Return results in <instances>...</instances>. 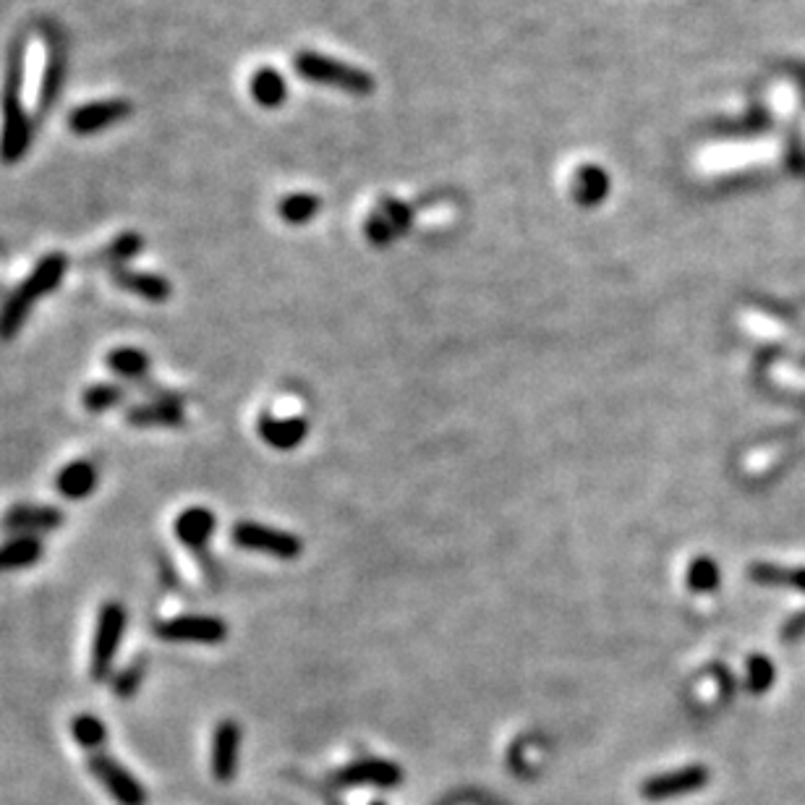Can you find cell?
<instances>
[{
	"label": "cell",
	"instance_id": "1",
	"mask_svg": "<svg viewBox=\"0 0 805 805\" xmlns=\"http://www.w3.org/2000/svg\"><path fill=\"white\" fill-rule=\"evenodd\" d=\"M24 68H27V34H16V40L8 48L6 79L0 95V163L6 165L24 160L32 147V118L21 102Z\"/></svg>",
	"mask_w": 805,
	"mask_h": 805
},
{
	"label": "cell",
	"instance_id": "2",
	"mask_svg": "<svg viewBox=\"0 0 805 805\" xmlns=\"http://www.w3.org/2000/svg\"><path fill=\"white\" fill-rule=\"evenodd\" d=\"M66 270L68 259L61 251L45 254L40 262L34 264V270L21 280L19 288L0 306V340L3 343H8V340H14L19 335L21 327L27 325V317L32 314L34 304L42 296L58 291V285L66 278Z\"/></svg>",
	"mask_w": 805,
	"mask_h": 805
},
{
	"label": "cell",
	"instance_id": "3",
	"mask_svg": "<svg viewBox=\"0 0 805 805\" xmlns=\"http://www.w3.org/2000/svg\"><path fill=\"white\" fill-rule=\"evenodd\" d=\"M126 607L121 602H105L100 607L95 625V641H92V657H89V677L92 683H105L113 677V664L121 649L123 633H126Z\"/></svg>",
	"mask_w": 805,
	"mask_h": 805
},
{
	"label": "cell",
	"instance_id": "4",
	"mask_svg": "<svg viewBox=\"0 0 805 805\" xmlns=\"http://www.w3.org/2000/svg\"><path fill=\"white\" fill-rule=\"evenodd\" d=\"M40 34L45 42V74H42L40 97H37V110L40 115L53 108L66 84L68 71V40L63 29L55 21H40Z\"/></svg>",
	"mask_w": 805,
	"mask_h": 805
},
{
	"label": "cell",
	"instance_id": "5",
	"mask_svg": "<svg viewBox=\"0 0 805 805\" xmlns=\"http://www.w3.org/2000/svg\"><path fill=\"white\" fill-rule=\"evenodd\" d=\"M230 539H233V544H238V547L278 557V560H298L301 552H304V542H301L298 536H293L291 531L264 526V523L254 521L233 523V528H230Z\"/></svg>",
	"mask_w": 805,
	"mask_h": 805
},
{
	"label": "cell",
	"instance_id": "6",
	"mask_svg": "<svg viewBox=\"0 0 805 805\" xmlns=\"http://www.w3.org/2000/svg\"><path fill=\"white\" fill-rule=\"evenodd\" d=\"M87 769L118 805H147L149 798L147 790L142 787V782H139L126 766L118 764L113 756H108V753L102 751L89 753Z\"/></svg>",
	"mask_w": 805,
	"mask_h": 805
},
{
	"label": "cell",
	"instance_id": "7",
	"mask_svg": "<svg viewBox=\"0 0 805 805\" xmlns=\"http://www.w3.org/2000/svg\"><path fill=\"white\" fill-rule=\"evenodd\" d=\"M296 71L304 79H312V82L319 84H332V87H343L353 95H369L372 92V79L364 74V71H356L351 66H343V63L332 61V58H325V55H314V53H301L296 55L293 61Z\"/></svg>",
	"mask_w": 805,
	"mask_h": 805
},
{
	"label": "cell",
	"instance_id": "8",
	"mask_svg": "<svg viewBox=\"0 0 805 805\" xmlns=\"http://www.w3.org/2000/svg\"><path fill=\"white\" fill-rule=\"evenodd\" d=\"M155 636L168 643H204L217 646L228 638V625L220 617L210 615H181L157 623Z\"/></svg>",
	"mask_w": 805,
	"mask_h": 805
},
{
	"label": "cell",
	"instance_id": "9",
	"mask_svg": "<svg viewBox=\"0 0 805 805\" xmlns=\"http://www.w3.org/2000/svg\"><path fill=\"white\" fill-rule=\"evenodd\" d=\"M66 523L61 508L53 505H14L0 515V531L8 536H37L50 534Z\"/></svg>",
	"mask_w": 805,
	"mask_h": 805
},
{
	"label": "cell",
	"instance_id": "10",
	"mask_svg": "<svg viewBox=\"0 0 805 805\" xmlns=\"http://www.w3.org/2000/svg\"><path fill=\"white\" fill-rule=\"evenodd\" d=\"M131 115V102L113 97V100H97L79 105L74 113L68 115V129L76 136H95L100 131L110 129L115 123L126 121Z\"/></svg>",
	"mask_w": 805,
	"mask_h": 805
},
{
	"label": "cell",
	"instance_id": "11",
	"mask_svg": "<svg viewBox=\"0 0 805 805\" xmlns=\"http://www.w3.org/2000/svg\"><path fill=\"white\" fill-rule=\"evenodd\" d=\"M709 785V769L701 764L693 766H683V769H675V772H664L657 774V777H649L641 785V795L646 800H670V798H680V795H688V792H698L704 790Z\"/></svg>",
	"mask_w": 805,
	"mask_h": 805
},
{
	"label": "cell",
	"instance_id": "12",
	"mask_svg": "<svg viewBox=\"0 0 805 805\" xmlns=\"http://www.w3.org/2000/svg\"><path fill=\"white\" fill-rule=\"evenodd\" d=\"M241 738H244V730H241V724L236 719H223L212 730L210 769L217 782H230L238 774Z\"/></svg>",
	"mask_w": 805,
	"mask_h": 805
},
{
	"label": "cell",
	"instance_id": "13",
	"mask_svg": "<svg viewBox=\"0 0 805 805\" xmlns=\"http://www.w3.org/2000/svg\"><path fill=\"white\" fill-rule=\"evenodd\" d=\"M332 782L343 787H382V790H390V787H398L403 782V769L393 761H385V758H366V761H356V764L335 772Z\"/></svg>",
	"mask_w": 805,
	"mask_h": 805
},
{
	"label": "cell",
	"instance_id": "14",
	"mask_svg": "<svg viewBox=\"0 0 805 805\" xmlns=\"http://www.w3.org/2000/svg\"><path fill=\"white\" fill-rule=\"evenodd\" d=\"M126 421L136 429L181 427L183 421H186L181 395L170 393L165 395V398H152L147 400V403L126 408Z\"/></svg>",
	"mask_w": 805,
	"mask_h": 805
},
{
	"label": "cell",
	"instance_id": "15",
	"mask_svg": "<svg viewBox=\"0 0 805 805\" xmlns=\"http://www.w3.org/2000/svg\"><path fill=\"white\" fill-rule=\"evenodd\" d=\"M217 528V518L210 508L204 505H194V508H186L176 521H173V534H176L178 542L183 544L186 549H191L194 555H202L207 549V542L212 539Z\"/></svg>",
	"mask_w": 805,
	"mask_h": 805
},
{
	"label": "cell",
	"instance_id": "16",
	"mask_svg": "<svg viewBox=\"0 0 805 805\" xmlns=\"http://www.w3.org/2000/svg\"><path fill=\"white\" fill-rule=\"evenodd\" d=\"M113 283L121 291L134 293V296L144 298L149 304H165L173 296V285L168 283V278L155 275V272H136L118 267V270H113Z\"/></svg>",
	"mask_w": 805,
	"mask_h": 805
},
{
	"label": "cell",
	"instance_id": "17",
	"mask_svg": "<svg viewBox=\"0 0 805 805\" xmlns=\"http://www.w3.org/2000/svg\"><path fill=\"white\" fill-rule=\"evenodd\" d=\"M257 432L264 442L275 450H293L306 440L309 434V421L306 419H275L264 413L257 424Z\"/></svg>",
	"mask_w": 805,
	"mask_h": 805
},
{
	"label": "cell",
	"instance_id": "18",
	"mask_svg": "<svg viewBox=\"0 0 805 805\" xmlns=\"http://www.w3.org/2000/svg\"><path fill=\"white\" fill-rule=\"evenodd\" d=\"M97 466L89 460H74L61 468V474L55 476V487L66 500H87L89 494L97 489Z\"/></svg>",
	"mask_w": 805,
	"mask_h": 805
},
{
	"label": "cell",
	"instance_id": "19",
	"mask_svg": "<svg viewBox=\"0 0 805 805\" xmlns=\"http://www.w3.org/2000/svg\"><path fill=\"white\" fill-rule=\"evenodd\" d=\"M42 560V542L37 536H11L0 544V573L32 568Z\"/></svg>",
	"mask_w": 805,
	"mask_h": 805
},
{
	"label": "cell",
	"instance_id": "20",
	"mask_svg": "<svg viewBox=\"0 0 805 805\" xmlns=\"http://www.w3.org/2000/svg\"><path fill=\"white\" fill-rule=\"evenodd\" d=\"M105 364L118 377L131 379V382H142L147 377L149 356L144 351H139V348H113L105 356Z\"/></svg>",
	"mask_w": 805,
	"mask_h": 805
},
{
	"label": "cell",
	"instance_id": "21",
	"mask_svg": "<svg viewBox=\"0 0 805 805\" xmlns=\"http://www.w3.org/2000/svg\"><path fill=\"white\" fill-rule=\"evenodd\" d=\"M251 97L264 105V108H275L285 100V79L275 68H259L257 74L251 76Z\"/></svg>",
	"mask_w": 805,
	"mask_h": 805
},
{
	"label": "cell",
	"instance_id": "22",
	"mask_svg": "<svg viewBox=\"0 0 805 805\" xmlns=\"http://www.w3.org/2000/svg\"><path fill=\"white\" fill-rule=\"evenodd\" d=\"M71 732H74L76 743L89 753L102 751V745L108 740V730H105L102 719L95 717V714H76L74 722H71Z\"/></svg>",
	"mask_w": 805,
	"mask_h": 805
},
{
	"label": "cell",
	"instance_id": "23",
	"mask_svg": "<svg viewBox=\"0 0 805 805\" xmlns=\"http://www.w3.org/2000/svg\"><path fill=\"white\" fill-rule=\"evenodd\" d=\"M123 400H126V390H123L121 385H113V382H97V385L84 390L82 406L87 408L89 413H105L123 406Z\"/></svg>",
	"mask_w": 805,
	"mask_h": 805
},
{
	"label": "cell",
	"instance_id": "24",
	"mask_svg": "<svg viewBox=\"0 0 805 805\" xmlns=\"http://www.w3.org/2000/svg\"><path fill=\"white\" fill-rule=\"evenodd\" d=\"M144 675H147V657L142 654V657H136L134 662L126 664L121 672H115L110 677V688H113V693L121 701H131L139 693V688H142Z\"/></svg>",
	"mask_w": 805,
	"mask_h": 805
},
{
	"label": "cell",
	"instance_id": "25",
	"mask_svg": "<svg viewBox=\"0 0 805 805\" xmlns=\"http://www.w3.org/2000/svg\"><path fill=\"white\" fill-rule=\"evenodd\" d=\"M142 249H144V238L139 236V233H121V236L113 238V241L105 246V251H102L97 259H100L102 264H113V270H118V267H123L129 259H134Z\"/></svg>",
	"mask_w": 805,
	"mask_h": 805
},
{
	"label": "cell",
	"instance_id": "26",
	"mask_svg": "<svg viewBox=\"0 0 805 805\" xmlns=\"http://www.w3.org/2000/svg\"><path fill=\"white\" fill-rule=\"evenodd\" d=\"M319 202L314 197H309V194H291L288 199H283L278 207V212L283 215L285 223H293V225H301V223H309L314 217V212H317Z\"/></svg>",
	"mask_w": 805,
	"mask_h": 805
},
{
	"label": "cell",
	"instance_id": "27",
	"mask_svg": "<svg viewBox=\"0 0 805 805\" xmlns=\"http://www.w3.org/2000/svg\"><path fill=\"white\" fill-rule=\"evenodd\" d=\"M688 586L693 591H714L719 586V568L709 557H698L690 562Z\"/></svg>",
	"mask_w": 805,
	"mask_h": 805
},
{
	"label": "cell",
	"instance_id": "28",
	"mask_svg": "<svg viewBox=\"0 0 805 805\" xmlns=\"http://www.w3.org/2000/svg\"><path fill=\"white\" fill-rule=\"evenodd\" d=\"M772 685V664L766 659H753L751 662V688L753 690H766Z\"/></svg>",
	"mask_w": 805,
	"mask_h": 805
},
{
	"label": "cell",
	"instance_id": "29",
	"mask_svg": "<svg viewBox=\"0 0 805 805\" xmlns=\"http://www.w3.org/2000/svg\"><path fill=\"white\" fill-rule=\"evenodd\" d=\"M374 805H382V803H374Z\"/></svg>",
	"mask_w": 805,
	"mask_h": 805
}]
</instances>
